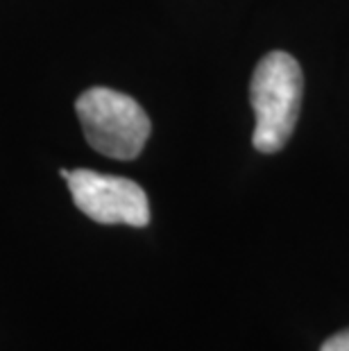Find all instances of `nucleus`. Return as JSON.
Wrapping results in <instances>:
<instances>
[{
	"label": "nucleus",
	"mask_w": 349,
	"mask_h": 351,
	"mask_svg": "<svg viewBox=\"0 0 349 351\" xmlns=\"http://www.w3.org/2000/svg\"><path fill=\"white\" fill-rule=\"evenodd\" d=\"M304 75L293 55L268 52L256 64L250 82V100L256 125L252 143L258 152H279L293 136L302 107Z\"/></svg>",
	"instance_id": "1"
},
{
	"label": "nucleus",
	"mask_w": 349,
	"mask_h": 351,
	"mask_svg": "<svg viewBox=\"0 0 349 351\" xmlns=\"http://www.w3.org/2000/svg\"><path fill=\"white\" fill-rule=\"evenodd\" d=\"M86 143L109 159H136L150 136V118L128 93L107 86L86 88L75 102Z\"/></svg>",
	"instance_id": "2"
},
{
	"label": "nucleus",
	"mask_w": 349,
	"mask_h": 351,
	"mask_svg": "<svg viewBox=\"0 0 349 351\" xmlns=\"http://www.w3.org/2000/svg\"><path fill=\"white\" fill-rule=\"evenodd\" d=\"M66 184L82 213L100 225L147 227L150 204L145 191L128 177L102 175L95 170H69Z\"/></svg>",
	"instance_id": "3"
},
{
	"label": "nucleus",
	"mask_w": 349,
	"mask_h": 351,
	"mask_svg": "<svg viewBox=\"0 0 349 351\" xmlns=\"http://www.w3.org/2000/svg\"><path fill=\"white\" fill-rule=\"evenodd\" d=\"M320 351H349V326L331 335L329 340L320 347Z\"/></svg>",
	"instance_id": "4"
}]
</instances>
